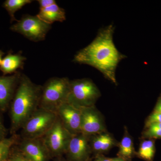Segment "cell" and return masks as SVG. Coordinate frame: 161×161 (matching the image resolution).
<instances>
[{
  "instance_id": "cell-1",
  "label": "cell",
  "mask_w": 161,
  "mask_h": 161,
  "mask_svg": "<svg viewBox=\"0 0 161 161\" xmlns=\"http://www.w3.org/2000/svg\"><path fill=\"white\" fill-rule=\"evenodd\" d=\"M115 28L113 24H110L99 30L92 43L75 55L74 61L95 68L117 85L116 68L126 57L119 51L113 42Z\"/></svg>"
},
{
  "instance_id": "cell-2",
  "label": "cell",
  "mask_w": 161,
  "mask_h": 161,
  "mask_svg": "<svg viewBox=\"0 0 161 161\" xmlns=\"http://www.w3.org/2000/svg\"><path fill=\"white\" fill-rule=\"evenodd\" d=\"M42 86L36 84L26 75H21L12 99L10 118L11 131L21 129L39 108Z\"/></svg>"
},
{
  "instance_id": "cell-3",
  "label": "cell",
  "mask_w": 161,
  "mask_h": 161,
  "mask_svg": "<svg viewBox=\"0 0 161 161\" xmlns=\"http://www.w3.org/2000/svg\"><path fill=\"white\" fill-rule=\"evenodd\" d=\"M70 81L64 77L48 79L42 86L39 108L56 112L61 104L67 102Z\"/></svg>"
},
{
  "instance_id": "cell-4",
  "label": "cell",
  "mask_w": 161,
  "mask_h": 161,
  "mask_svg": "<svg viewBox=\"0 0 161 161\" xmlns=\"http://www.w3.org/2000/svg\"><path fill=\"white\" fill-rule=\"evenodd\" d=\"M100 96V91L91 79L82 78L70 81L67 102L78 108L95 106Z\"/></svg>"
},
{
  "instance_id": "cell-5",
  "label": "cell",
  "mask_w": 161,
  "mask_h": 161,
  "mask_svg": "<svg viewBox=\"0 0 161 161\" xmlns=\"http://www.w3.org/2000/svg\"><path fill=\"white\" fill-rule=\"evenodd\" d=\"M57 117L55 112L38 108L21 128L22 138H42L51 128Z\"/></svg>"
},
{
  "instance_id": "cell-6",
  "label": "cell",
  "mask_w": 161,
  "mask_h": 161,
  "mask_svg": "<svg viewBox=\"0 0 161 161\" xmlns=\"http://www.w3.org/2000/svg\"><path fill=\"white\" fill-rule=\"evenodd\" d=\"M51 25L44 23L37 16L26 15L10 27L12 31L19 33L34 42L43 41Z\"/></svg>"
},
{
  "instance_id": "cell-7",
  "label": "cell",
  "mask_w": 161,
  "mask_h": 161,
  "mask_svg": "<svg viewBox=\"0 0 161 161\" xmlns=\"http://www.w3.org/2000/svg\"><path fill=\"white\" fill-rule=\"evenodd\" d=\"M72 136L57 117L51 128L42 138L50 155L58 156L66 153Z\"/></svg>"
},
{
  "instance_id": "cell-8",
  "label": "cell",
  "mask_w": 161,
  "mask_h": 161,
  "mask_svg": "<svg viewBox=\"0 0 161 161\" xmlns=\"http://www.w3.org/2000/svg\"><path fill=\"white\" fill-rule=\"evenodd\" d=\"M79 109L80 111V133L92 136L106 132L103 116L95 106Z\"/></svg>"
},
{
  "instance_id": "cell-9",
  "label": "cell",
  "mask_w": 161,
  "mask_h": 161,
  "mask_svg": "<svg viewBox=\"0 0 161 161\" xmlns=\"http://www.w3.org/2000/svg\"><path fill=\"white\" fill-rule=\"evenodd\" d=\"M90 138L81 133L73 135L65 153L69 161H88L92 152Z\"/></svg>"
},
{
  "instance_id": "cell-10",
  "label": "cell",
  "mask_w": 161,
  "mask_h": 161,
  "mask_svg": "<svg viewBox=\"0 0 161 161\" xmlns=\"http://www.w3.org/2000/svg\"><path fill=\"white\" fill-rule=\"evenodd\" d=\"M57 117L71 134L80 133V111L68 102L61 104L56 111Z\"/></svg>"
},
{
  "instance_id": "cell-11",
  "label": "cell",
  "mask_w": 161,
  "mask_h": 161,
  "mask_svg": "<svg viewBox=\"0 0 161 161\" xmlns=\"http://www.w3.org/2000/svg\"><path fill=\"white\" fill-rule=\"evenodd\" d=\"M20 152L30 161H47L49 152L42 138L22 139Z\"/></svg>"
},
{
  "instance_id": "cell-12",
  "label": "cell",
  "mask_w": 161,
  "mask_h": 161,
  "mask_svg": "<svg viewBox=\"0 0 161 161\" xmlns=\"http://www.w3.org/2000/svg\"><path fill=\"white\" fill-rule=\"evenodd\" d=\"M22 74L17 72L9 76L0 77V110L4 111L13 98Z\"/></svg>"
},
{
  "instance_id": "cell-13",
  "label": "cell",
  "mask_w": 161,
  "mask_h": 161,
  "mask_svg": "<svg viewBox=\"0 0 161 161\" xmlns=\"http://www.w3.org/2000/svg\"><path fill=\"white\" fill-rule=\"evenodd\" d=\"M116 141L111 134L106 132L91 136L90 142L92 152L101 154L117 145Z\"/></svg>"
},
{
  "instance_id": "cell-14",
  "label": "cell",
  "mask_w": 161,
  "mask_h": 161,
  "mask_svg": "<svg viewBox=\"0 0 161 161\" xmlns=\"http://www.w3.org/2000/svg\"><path fill=\"white\" fill-rule=\"evenodd\" d=\"M36 16L44 23L50 25L55 22H62L66 19L65 10L57 4L40 9Z\"/></svg>"
},
{
  "instance_id": "cell-15",
  "label": "cell",
  "mask_w": 161,
  "mask_h": 161,
  "mask_svg": "<svg viewBox=\"0 0 161 161\" xmlns=\"http://www.w3.org/2000/svg\"><path fill=\"white\" fill-rule=\"evenodd\" d=\"M26 60V58L21 54L9 53L3 59L0 69L4 75L14 73L19 69L23 68Z\"/></svg>"
},
{
  "instance_id": "cell-16",
  "label": "cell",
  "mask_w": 161,
  "mask_h": 161,
  "mask_svg": "<svg viewBox=\"0 0 161 161\" xmlns=\"http://www.w3.org/2000/svg\"><path fill=\"white\" fill-rule=\"evenodd\" d=\"M119 147L118 157L130 161L136 155V153L134 149L133 140L128 132L126 128H125V134L119 144Z\"/></svg>"
},
{
  "instance_id": "cell-17",
  "label": "cell",
  "mask_w": 161,
  "mask_h": 161,
  "mask_svg": "<svg viewBox=\"0 0 161 161\" xmlns=\"http://www.w3.org/2000/svg\"><path fill=\"white\" fill-rule=\"evenodd\" d=\"M155 153V147L153 141L151 140L142 142L136 155L140 158L147 161H151Z\"/></svg>"
},
{
  "instance_id": "cell-18",
  "label": "cell",
  "mask_w": 161,
  "mask_h": 161,
  "mask_svg": "<svg viewBox=\"0 0 161 161\" xmlns=\"http://www.w3.org/2000/svg\"><path fill=\"white\" fill-rule=\"evenodd\" d=\"M32 2L31 0H6L3 4V7L9 13L11 20L18 21L14 17L15 13Z\"/></svg>"
},
{
  "instance_id": "cell-19",
  "label": "cell",
  "mask_w": 161,
  "mask_h": 161,
  "mask_svg": "<svg viewBox=\"0 0 161 161\" xmlns=\"http://www.w3.org/2000/svg\"><path fill=\"white\" fill-rule=\"evenodd\" d=\"M17 140V136L14 135L0 141V161H6L12 147L14 146Z\"/></svg>"
},
{
  "instance_id": "cell-20",
  "label": "cell",
  "mask_w": 161,
  "mask_h": 161,
  "mask_svg": "<svg viewBox=\"0 0 161 161\" xmlns=\"http://www.w3.org/2000/svg\"><path fill=\"white\" fill-rule=\"evenodd\" d=\"M147 130L144 132L143 136L148 138H161V123L151 124L147 127Z\"/></svg>"
},
{
  "instance_id": "cell-21",
  "label": "cell",
  "mask_w": 161,
  "mask_h": 161,
  "mask_svg": "<svg viewBox=\"0 0 161 161\" xmlns=\"http://www.w3.org/2000/svg\"><path fill=\"white\" fill-rule=\"evenodd\" d=\"M155 123H161V114L153 112L147 118L146 123V128L151 124Z\"/></svg>"
},
{
  "instance_id": "cell-22",
  "label": "cell",
  "mask_w": 161,
  "mask_h": 161,
  "mask_svg": "<svg viewBox=\"0 0 161 161\" xmlns=\"http://www.w3.org/2000/svg\"><path fill=\"white\" fill-rule=\"evenodd\" d=\"M40 6V9H44L57 4L55 0H39L37 1Z\"/></svg>"
},
{
  "instance_id": "cell-23",
  "label": "cell",
  "mask_w": 161,
  "mask_h": 161,
  "mask_svg": "<svg viewBox=\"0 0 161 161\" xmlns=\"http://www.w3.org/2000/svg\"><path fill=\"white\" fill-rule=\"evenodd\" d=\"M10 161H30L22 154L21 152L15 155Z\"/></svg>"
},
{
  "instance_id": "cell-24",
  "label": "cell",
  "mask_w": 161,
  "mask_h": 161,
  "mask_svg": "<svg viewBox=\"0 0 161 161\" xmlns=\"http://www.w3.org/2000/svg\"><path fill=\"white\" fill-rule=\"evenodd\" d=\"M6 134V130L3 125L2 121L0 119V141L4 139Z\"/></svg>"
},
{
  "instance_id": "cell-25",
  "label": "cell",
  "mask_w": 161,
  "mask_h": 161,
  "mask_svg": "<svg viewBox=\"0 0 161 161\" xmlns=\"http://www.w3.org/2000/svg\"><path fill=\"white\" fill-rule=\"evenodd\" d=\"M94 161H112V158H109L101 154H97Z\"/></svg>"
},
{
  "instance_id": "cell-26",
  "label": "cell",
  "mask_w": 161,
  "mask_h": 161,
  "mask_svg": "<svg viewBox=\"0 0 161 161\" xmlns=\"http://www.w3.org/2000/svg\"><path fill=\"white\" fill-rule=\"evenodd\" d=\"M153 112L161 114V97L159 98L157 103L154 109Z\"/></svg>"
},
{
  "instance_id": "cell-27",
  "label": "cell",
  "mask_w": 161,
  "mask_h": 161,
  "mask_svg": "<svg viewBox=\"0 0 161 161\" xmlns=\"http://www.w3.org/2000/svg\"><path fill=\"white\" fill-rule=\"evenodd\" d=\"M112 161H129L120 157H116L115 158H112Z\"/></svg>"
},
{
  "instance_id": "cell-28",
  "label": "cell",
  "mask_w": 161,
  "mask_h": 161,
  "mask_svg": "<svg viewBox=\"0 0 161 161\" xmlns=\"http://www.w3.org/2000/svg\"><path fill=\"white\" fill-rule=\"evenodd\" d=\"M4 54V53L3 52H2V51H0V64H1L2 60H3V59L2 58H3V56Z\"/></svg>"
},
{
  "instance_id": "cell-29",
  "label": "cell",
  "mask_w": 161,
  "mask_h": 161,
  "mask_svg": "<svg viewBox=\"0 0 161 161\" xmlns=\"http://www.w3.org/2000/svg\"><path fill=\"white\" fill-rule=\"evenodd\" d=\"M62 161V160H59V161Z\"/></svg>"
}]
</instances>
